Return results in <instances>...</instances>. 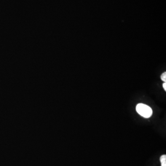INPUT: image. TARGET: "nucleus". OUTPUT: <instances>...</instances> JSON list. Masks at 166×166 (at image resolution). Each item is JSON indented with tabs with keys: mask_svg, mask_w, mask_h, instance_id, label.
I'll return each mask as SVG.
<instances>
[{
	"mask_svg": "<svg viewBox=\"0 0 166 166\" xmlns=\"http://www.w3.org/2000/svg\"><path fill=\"white\" fill-rule=\"evenodd\" d=\"M136 111L138 114L145 118H149L152 114L151 107L143 103H138L136 106Z\"/></svg>",
	"mask_w": 166,
	"mask_h": 166,
	"instance_id": "f257e3e1",
	"label": "nucleus"
},
{
	"mask_svg": "<svg viewBox=\"0 0 166 166\" xmlns=\"http://www.w3.org/2000/svg\"><path fill=\"white\" fill-rule=\"evenodd\" d=\"M160 162H161V166H166V156L163 155L160 157Z\"/></svg>",
	"mask_w": 166,
	"mask_h": 166,
	"instance_id": "f03ea898",
	"label": "nucleus"
},
{
	"mask_svg": "<svg viewBox=\"0 0 166 166\" xmlns=\"http://www.w3.org/2000/svg\"><path fill=\"white\" fill-rule=\"evenodd\" d=\"M161 79H162V81H164V82H166V72H164V73L162 74V75L161 76Z\"/></svg>",
	"mask_w": 166,
	"mask_h": 166,
	"instance_id": "7ed1b4c3",
	"label": "nucleus"
},
{
	"mask_svg": "<svg viewBox=\"0 0 166 166\" xmlns=\"http://www.w3.org/2000/svg\"><path fill=\"white\" fill-rule=\"evenodd\" d=\"M163 89H164V90L166 91V82H164L163 84Z\"/></svg>",
	"mask_w": 166,
	"mask_h": 166,
	"instance_id": "20e7f679",
	"label": "nucleus"
}]
</instances>
